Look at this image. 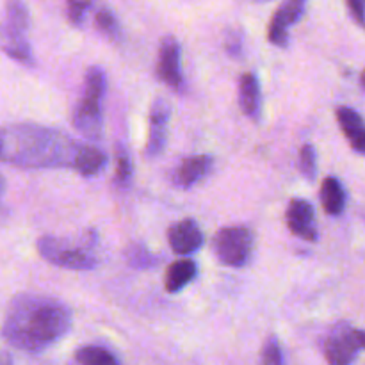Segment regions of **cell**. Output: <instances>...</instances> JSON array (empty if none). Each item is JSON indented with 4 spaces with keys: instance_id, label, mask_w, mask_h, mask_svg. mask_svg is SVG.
Instances as JSON below:
<instances>
[{
    "instance_id": "1",
    "label": "cell",
    "mask_w": 365,
    "mask_h": 365,
    "mask_svg": "<svg viewBox=\"0 0 365 365\" xmlns=\"http://www.w3.org/2000/svg\"><path fill=\"white\" fill-rule=\"evenodd\" d=\"M70 307L50 296L20 294L11 302L2 324V337L13 348L41 353L70 331Z\"/></svg>"
},
{
    "instance_id": "2",
    "label": "cell",
    "mask_w": 365,
    "mask_h": 365,
    "mask_svg": "<svg viewBox=\"0 0 365 365\" xmlns=\"http://www.w3.org/2000/svg\"><path fill=\"white\" fill-rule=\"evenodd\" d=\"M64 132L41 125L20 123L0 128V160L18 168H71L81 150Z\"/></svg>"
},
{
    "instance_id": "3",
    "label": "cell",
    "mask_w": 365,
    "mask_h": 365,
    "mask_svg": "<svg viewBox=\"0 0 365 365\" xmlns=\"http://www.w3.org/2000/svg\"><path fill=\"white\" fill-rule=\"evenodd\" d=\"M107 91V75L100 66H91L84 75V93L73 110V127L89 141H98L103 134L102 102Z\"/></svg>"
},
{
    "instance_id": "4",
    "label": "cell",
    "mask_w": 365,
    "mask_h": 365,
    "mask_svg": "<svg viewBox=\"0 0 365 365\" xmlns=\"http://www.w3.org/2000/svg\"><path fill=\"white\" fill-rule=\"evenodd\" d=\"M96 246V232L88 230L82 237L81 245L68 241V239L43 235L38 241L39 255L48 264L64 269L89 271L98 264L96 255L93 253Z\"/></svg>"
},
{
    "instance_id": "5",
    "label": "cell",
    "mask_w": 365,
    "mask_h": 365,
    "mask_svg": "<svg viewBox=\"0 0 365 365\" xmlns=\"http://www.w3.org/2000/svg\"><path fill=\"white\" fill-rule=\"evenodd\" d=\"M212 252L223 266L245 267L253 252L252 230L246 227L221 228L212 239Z\"/></svg>"
},
{
    "instance_id": "6",
    "label": "cell",
    "mask_w": 365,
    "mask_h": 365,
    "mask_svg": "<svg viewBox=\"0 0 365 365\" xmlns=\"http://www.w3.org/2000/svg\"><path fill=\"white\" fill-rule=\"evenodd\" d=\"M365 346V335L353 324L339 323L323 342L324 359L330 365H353Z\"/></svg>"
},
{
    "instance_id": "7",
    "label": "cell",
    "mask_w": 365,
    "mask_h": 365,
    "mask_svg": "<svg viewBox=\"0 0 365 365\" xmlns=\"http://www.w3.org/2000/svg\"><path fill=\"white\" fill-rule=\"evenodd\" d=\"M155 71L157 77L168 88H171L177 93L182 91V88H184V77H182V50L180 43L173 36H164L160 39Z\"/></svg>"
},
{
    "instance_id": "8",
    "label": "cell",
    "mask_w": 365,
    "mask_h": 365,
    "mask_svg": "<svg viewBox=\"0 0 365 365\" xmlns=\"http://www.w3.org/2000/svg\"><path fill=\"white\" fill-rule=\"evenodd\" d=\"M309 0H282L267 27V39L271 45L285 48L289 46V27L296 25L307 13Z\"/></svg>"
},
{
    "instance_id": "9",
    "label": "cell",
    "mask_w": 365,
    "mask_h": 365,
    "mask_svg": "<svg viewBox=\"0 0 365 365\" xmlns=\"http://www.w3.org/2000/svg\"><path fill=\"white\" fill-rule=\"evenodd\" d=\"M285 223H287L289 230L303 241L317 242V239H319L316 212H314L312 203L307 202V200H291L287 210H285Z\"/></svg>"
},
{
    "instance_id": "10",
    "label": "cell",
    "mask_w": 365,
    "mask_h": 365,
    "mask_svg": "<svg viewBox=\"0 0 365 365\" xmlns=\"http://www.w3.org/2000/svg\"><path fill=\"white\" fill-rule=\"evenodd\" d=\"M171 118V106L166 98L159 96L150 109V132L146 143V157H159L168 145V125Z\"/></svg>"
},
{
    "instance_id": "11",
    "label": "cell",
    "mask_w": 365,
    "mask_h": 365,
    "mask_svg": "<svg viewBox=\"0 0 365 365\" xmlns=\"http://www.w3.org/2000/svg\"><path fill=\"white\" fill-rule=\"evenodd\" d=\"M168 241L177 255H191L203 245V232L195 220H182L170 227Z\"/></svg>"
},
{
    "instance_id": "12",
    "label": "cell",
    "mask_w": 365,
    "mask_h": 365,
    "mask_svg": "<svg viewBox=\"0 0 365 365\" xmlns=\"http://www.w3.org/2000/svg\"><path fill=\"white\" fill-rule=\"evenodd\" d=\"M214 159L210 155H192L182 160L173 171V184L180 189H189L212 171Z\"/></svg>"
},
{
    "instance_id": "13",
    "label": "cell",
    "mask_w": 365,
    "mask_h": 365,
    "mask_svg": "<svg viewBox=\"0 0 365 365\" xmlns=\"http://www.w3.org/2000/svg\"><path fill=\"white\" fill-rule=\"evenodd\" d=\"M239 106L250 120L260 121L262 118V91H260L259 78L252 71L242 75L239 81Z\"/></svg>"
},
{
    "instance_id": "14",
    "label": "cell",
    "mask_w": 365,
    "mask_h": 365,
    "mask_svg": "<svg viewBox=\"0 0 365 365\" xmlns=\"http://www.w3.org/2000/svg\"><path fill=\"white\" fill-rule=\"evenodd\" d=\"M335 116H337L339 125L342 128V134L346 135V139L349 141L351 148L355 150L356 153L365 152V127L364 120L355 109L351 107H337L335 110Z\"/></svg>"
},
{
    "instance_id": "15",
    "label": "cell",
    "mask_w": 365,
    "mask_h": 365,
    "mask_svg": "<svg viewBox=\"0 0 365 365\" xmlns=\"http://www.w3.org/2000/svg\"><path fill=\"white\" fill-rule=\"evenodd\" d=\"M0 48L11 59L18 61L25 66H34V56L32 48L29 45L25 34H20L16 31H11L6 25H0Z\"/></svg>"
},
{
    "instance_id": "16",
    "label": "cell",
    "mask_w": 365,
    "mask_h": 365,
    "mask_svg": "<svg viewBox=\"0 0 365 365\" xmlns=\"http://www.w3.org/2000/svg\"><path fill=\"white\" fill-rule=\"evenodd\" d=\"M196 274H198V267H196L195 260H177V262H173L166 269V274H164V289H166L170 294L180 292L185 285L191 284V282L195 280Z\"/></svg>"
},
{
    "instance_id": "17",
    "label": "cell",
    "mask_w": 365,
    "mask_h": 365,
    "mask_svg": "<svg viewBox=\"0 0 365 365\" xmlns=\"http://www.w3.org/2000/svg\"><path fill=\"white\" fill-rule=\"evenodd\" d=\"M321 205L330 216H341L348 203V195H346L344 185L335 177H327L321 184Z\"/></svg>"
},
{
    "instance_id": "18",
    "label": "cell",
    "mask_w": 365,
    "mask_h": 365,
    "mask_svg": "<svg viewBox=\"0 0 365 365\" xmlns=\"http://www.w3.org/2000/svg\"><path fill=\"white\" fill-rule=\"evenodd\" d=\"M107 166V155L100 148L93 145H81V150L75 159L73 170L81 173L82 177H95L102 173L103 168Z\"/></svg>"
},
{
    "instance_id": "19",
    "label": "cell",
    "mask_w": 365,
    "mask_h": 365,
    "mask_svg": "<svg viewBox=\"0 0 365 365\" xmlns=\"http://www.w3.org/2000/svg\"><path fill=\"white\" fill-rule=\"evenodd\" d=\"M6 27L25 34L31 27V14L24 0H6Z\"/></svg>"
},
{
    "instance_id": "20",
    "label": "cell",
    "mask_w": 365,
    "mask_h": 365,
    "mask_svg": "<svg viewBox=\"0 0 365 365\" xmlns=\"http://www.w3.org/2000/svg\"><path fill=\"white\" fill-rule=\"evenodd\" d=\"M77 365H121L120 360L102 346H84L75 351Z\"/></svg>"
},
{
    "instance_id": "21",
    "label": "cell",
    "mask_w": 365,
    "mask_h": 365,
    "mask_svg": "<svg viewBox=\"0 0 365 365\" xmlns=\"http://www.w3.org/2000/svg\"><path fill=\"white\" fill-rule=\"evenodd\" d=\"M95 24L96 29H98L107 39H110V41H121V38H123L120 20H118V16L109 9V7H100V9H96Z\"/></svg>"
},
{
    "instance_id": "22",
    "label": "cell",
    "mask_w": 365,
    "mask_h": 365,
    "mask_svg": "<svg viewBox=\"0 0 365 365\" xmlns=\"http://www.w3.org/2000/svg\"><path fill=\"white\" fill-rule=\"evenodd\" d=\"M125 259H127L128 266H132L134 269H150L160 262L155 253H152L145 245H139V242L128 246L125 252Z\"/></svg>"
},
{
    "instance_id": "23",
    "label": "cell",
    "mask_w": 365,
    "mask_h": 365,
    "mask_svg": "<svg viewBox=\"0 0 365 365\" xmlns=\"http://www.w3.org/2000/svg\"><path fill=\"white\" fill-rule=\"evenodd\" d=\"M134 178V164H132L130 155H128L127 148L121 145L116 146V175L114 180L120 187H128Z\"/></svg>"
},
{
    "instance_id": "24",
    "label": "cell",
    "mask_w": 365,
    "mask_h": 365,
    "mask_svg": "<svg viewBox=\"0 0 365 365\" xmlns=\"http://www.w3.org/2000/svg\"><path fill=\"white\" fill-rule=\"evenodd\" d=\"M299 170L307 180H316L317 175V153L312 145H303L299 150Z\"/></svg>"
},
{
    "instance_id": "25",
    "label": "cell",
    "mask_w": 365,
    "mask_h": 365,
    "mask_svg": "<svg viewBox=\"0 0 365 365\" xmlns=\"http://www.w3.org/2000/svg\"><path fill=\"white\" fill-rule=\"evenodd\" d=\"M95 6V0H66V16L71 25L81 27L86 20V14Z\"/></svg>"
},
{
    "instance_id": "26",
    "label": "cell",
    "mask_w": 365,
    "mask_h": 365,
    "mask_svg": "<svg viewBox=\"0 0 365 365\" xmlns=\"http://www.w3.org/2000/svg\"><path fill=\"white\" fill-rule=\"evenodd\" d=\"M260 365H285L284 353H282L280 342L277 337H269L264 342L262 353H260Z\"/></svg>"
},
{
    "instance_id": "27",
    "label": "cell",
    "mask_w": 365,
    "mask_h": 365,
    "mask_svg": "<svg viewBox=\"0 0 365 365\" xmlns=\"http://www.w3.org/2000/svg\"><path fill=\"white\" fill-rule=\"evenodd\" d=\"M225 50L234 59H242V56H245V36L239 29H228L225 32Z\"/></svg>"
},
{
    "instance_id": "28",
    "label": "cell",
    "mask_w": 365,
    "mask_h": 365,
    "mask_svg": "<svg viewBox=\"0 0 365 365\" xmlns=\"http://www.w3.org/2000/svg\"><path fill=\"white\" fill-rule=\"evenodd\" d=\"M348 4V11L351 14L353 20L362 27L364 25V0H346Z\"/></svg>"
},
{
    "instance_id": "29",
    "label": "cell",
    "mask_w": 365,
    "mask_h": 365,
    "mask_svg": "<svg viewBox=\"0 0 365 365\" xmlns=\"http://www.w3.org/2000/svg\"><path fill=\"white\" fill-rule=\"evenodd\" d=\"M4 192H6V178L0 175V216L6 214V209H4Z\"/></svg>"
},
{
    "instance_id": "30",
    "label": "cell",
    "mask_w": 365,
    "mask_h": 365,
    "mask_svg": "<svg viewBox=\"0 0 365 365\" xmlns=\"http://www.w3.org/2000/svg\"><path fill=\"white\" fill-rule=\"evenodd\" d=\"M0 365H13V360L9 355H0Z\"/></svg>"
},
{
    "instance_id": "31",
    "label": "cell",
    "mask_w": 365,
    "mask_h": 365,
    "mask_svg": "<svg viewBox=\"0 0 365 365\" xmlns=\"http://www.w3.org/2000/svg\"><path fill=\"white\" fill-rule=\"evenodd\" d=\"M252 2H257V4H266V2H273V0H252Z\"/></svg>"
}]
</instances>
